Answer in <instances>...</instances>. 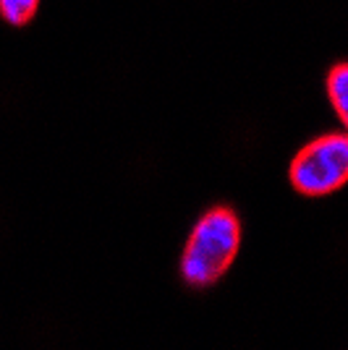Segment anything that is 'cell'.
Listing matches in <instances>:
<instances>
[{"label": "cell", "instance_id": "6da1fadb", "mask_svg": "<svg viewBox=\"0 0 348 350\" xmlns=\"http://www.w3.org/2000/svg\"><path fill=\"white\" fill-rule=\"evenodd\" d=\"M241 248V219L231 206H212L197 219L181 254V278L189 288H212L225 278Z\"/></svg>", "mask_w": 348, "mask_h": 350}, {"label": "cell", "instance_id": "7a4b0ae2", "mask_svg": "<svg viewBox=\"0 0 348 350\" xmlns=\"http://www.w3.org/2000/svg\"><path fill=\"white\" fill-rule=\"evenodd\" d=\"M290 186L301 196L319 199L346 186L348 139L343 131L322 133L296 152L288 167Z\"/></svg>", "mask_w": 348, "mask_h": 350}, {"label": "cell", "instance_id": "3957f363", "mask_svg": "<svg viewBox=\"0 0 348 350\" xmlns=\"http://www.w3.org/2000/svg\"><path fill=\"white\" fill-rule=\"evenodd\" d=\"M325 87H327V100L333 105L338 120H340V123H348V66L346 63H335L333 68L327 71Z\"/></svg>", "mask_w": 348, "mask_h": 350}, {"label": "cell", "instance_id": "277c9868", "mask_svg": "<svg viewBox=\"0 0 348 350\" xmlns=\"http://www.w3.org/2000/svg\"><path fill=\"white\" fill-rule=\"evenodd\" d=\"M40 8V0H0V16L11 27H27Z\"/></svg>", "mask_w": 348, "mask_h": 350}]
</instances>
